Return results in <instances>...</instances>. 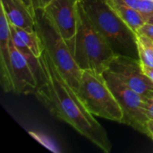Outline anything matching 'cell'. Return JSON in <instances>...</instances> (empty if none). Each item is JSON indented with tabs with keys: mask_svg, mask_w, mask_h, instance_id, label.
Instances as JSON below:
<instances>
[{
	"mask_svg": "<svg viewBox=\"0 0 153 153\" xmlns=\"http://www.w3.org/2000/svg\"><path fill=\"white\" fill-rule=\"evenodd\" d=\"M39 60L46 81L37 89V99L54 117L73 126L104 152H109L112 144L107 132L83 105L76 91L60 74L45 48Z\"/></svg>",
	"mask_w": 153,
	"mask_h": 153,
	"instance_id": "6da1fadb",
	"label": "cell"
},
{
	"mask_svg": "<svg viewBox=\"0 0 153 153\" xmlns=\"http://www.w3.org/2000/svg\"><path fill=\"white\" fill-rule=\"evenodd\" d=\"M80 2L116 55L139 59L136 33L116 13L106 0H80Z\"/></svg>",
	"mask_w": 153,
	"mask_h": 153,
	"instance_id": "7a4b0ae2",
	"label": "cell"
},
{
	"mask_svg": "<svg viewBox=\"0 0 153 153\" xmlns=\"http://www.w3.org/2000/svg\"><path fill=\"white\" fill-rule=\"evenodd\" d=\"M117 55L104 36L92 23L81 2L77 6V33L74 56L82 70L103 74Z\"/></svg>",
	"mask_w": 153,
	"mask_h": 153,
	"instance_id": "3957f363",
	"label": "cell"
},
{
	"mask_svg": "<svg viewBox=\"0 0 153 153\" xmlns=\"http://www.w3.org/2000/svg\"><path fill=\"white\" fill-rule=\"evenodd\" d=\"M34 17L35 30L42 41L44 48L49 54L63 77L77 91L82 70L75 62L67 43L53 22L48 18L44 9L35 10Z\"/></svg>",
	"mask_w": 153,
	"mask_h": 153,
	"instance_id": "277c9868",
	"label": "cell"
},
{
	"mask_svg": "<svg viewBox=\"0 0 153 153\" xmlns=\"http://www.w3.org/2000/svg\"><path fill=\"white\" fill-rule=\"evenodd\" d=\"M76 92L92 115L118 123L122 122V109L102 74L90 69L82 70Z\"/></svg>",
	"mask_w": 153,
	"mask_h": 153,
	"instance_id": "5b68a950",
	"label": "cell"
},
{
	"mask_svg": "<svg viewBox=\"0 0 153 153\" xmlns=\"http://www.w3.org/2000/svg\"><path fill=\"white\" fill-rule=\"evenodd\" d=\"M102 75L122 109L121 123L148 135L147 122L149 119L143 110V96L127 86L110 70H106Z\"/></svg>",
	"mask_w": 153,
	"mask_h": 153,
	"instance_id": "8992f818",
	"label": "cell"
},
{
	"mask_svg": "<svg viewBox=\"0 0 153 153\" xmlns=\"http://www.w3.org/2000/svg\"><path fill=\"white\" fill-rule=\"evenodd\" d=\"M108 70L143 97L153 95L152 81L144 74L139 59L117 55L112 59Z\"/></svg>",
	"mask_w": 153,
	"mask_h": 153,
	"instance_id": "52a82bcc",
	"label": "cell"
},
{
	"mask_svg": "<svg viewBox=\"0 0 153 153\" xmlns=\"http://www.w3.org/2000/svg\"><path fill=\"white\" fill-rule=\"evenodd\" d=\"M80 0H52L44 9L74 55L77 33V6Z\"/></svg>",
	"mask_w": 153,
	"mask_h": 153,
	"instance_id": "ba28073f",
	"label": "cell"
},
{
	"mask_svg": "<svg viewBox=\"0 0 153 153\" xmlns=\"http://www.w3.org/2000/svg\"><path fill=\"white\" fill-rule=\"evenodd\" d=\"M13 80L16 94H35L38 83L30 65L25 56L10 41Z\"/></svg>",
	"mask_w": 153,
	"mask_h": 153,
	"instance_id": "9c48e42d",
	"label": "cell"
},
{
	"mask_svg": "<svg viewBox=\"0 0 153 153\" xmlns=\"http://www.w3.org/2000/svg\"><path fill=\"white\" fill-rule=\"evenodd\" d=\"M11 29L10 23L4 12L1 9L0 13V76L1 85L4 92L14 91L13 70L11 64Z\"/></svg>",
	"mask_w": 153,
	"mask_h": 153,
	"instance_id": "30bf717a",
	"label": "cell"
},
{
	"mask_svg": "<svg viewBox=\"0 0 153 153\" xmlns=\"http://www.w3.org/2000/svg\"><path fill=\"white\" fill-rule=\"evenodd\" d=\"M0 3L11 25L35 30V17L24 0H0Z\"/></svg>",
	"mask_w": 153,
	"mask_h": 153,
	"instance_id": "8fae6325",
	"label": "cell"
},
{
	"mask_svg": "<svg viewBox=\"0 0 153 153\" xmlns=\"http://www.w3.org/2000/svg\"><path fill=\"white\" fill-rule=\"evenodd\" d=\"M116 13L136 33L137 30L146 22L143 15L123 0H106Z\"/></svg>",
	"mask_w": 153,
	"mask_h": 153,
	"instance_id": "7c38bea8",
	"label": "cell"
},
{
	"mask_svg": "<svg viewBox=\"0 0 153 153\" xmlns=\"http://www.w3.org/2000/svg\"><path fill=\"white\" fill-rule=\"evenodd\" d=\"M12 29L17 33V35L21 38L22 42L29 48V49L32 52V54L39 57L44 50V47L42 44V41L38 34V32L35 30H27L19 27H15L13 25H11Z\"/></svg>",
	"mask_w": 153,
	"mask_h": 153,
	"instance_id": "4fadbf2b",
	"label": "cell"
},
{
	"mask_svg": "<svg viewBox=\"0 0 153 153\" xmlns=\"http://www.w3.org/2000/svg\"><path fill=\"white\" fill-rule=\"evenodd\" d=\"M139 59L143 65L153 67V40L150 38L136 34Z\"/></svg>",
	"mask_w": 153,
	"mask_h": 153,
	"instance_id": "5bb4252c",
	"label": "cell"
},
{
	"mask_svg": "<svg viewBox=\"0 0 153 153\" xmlns=\"http://www.w3.org/2000/svg\"><path fill=\"white\" fill-rule=\"evenodd\" d=\"M28 134L33 139H35L37 142H39L42 146H44L46 149H48V151H50V152L55 153L61 152V151L59 150V148L57 147V145L55 143V142L52 141L51 138H49L46 134H41V133H39V132H33V131H30V132H28Z\"/></svg>",
	"mask_w": 153,
	"mask_h": 153,
	"instance_id": "9a60e30c",
	"label": "cell"
},
{
	"mask_svg": "<svg viewBox=\"0 0 153 153\" xmlns=\"http://www.w3.org/2000/svg\"><path fill=\"white\" fill-rule=\"evenodd\" d=\"M52 0H28L27 1V5L31 11V13L34 15L35 10L38 9H45L48 4L51 2Z\"/></svg>",
	"mask_w": 153,
	"mask_h": 153,
	"instance_id": "2e32d148",
	"label": "cell"
},
{
	"mask_svg": "<svg viewBox=\"0 0 153 153\" xmlns=\"http://www.w3.org/2000/svg\"><path fill=\"white\" fill-rule=\"evenodd\" d=\"M143 98V110L148 119L153 120V95Z\"/></svg>",
	"mask_w": 153,
	"mask_h": 153,
	"instance_id": "e0dca14e",
	"label": "cell"
},
{
	"mask_svg": "<svg viewBox=\"0 0 153 153\" xmlns=\"http://www.w3.org/2000/svg\"><path fill=\"white\" fill-rule=\"evenodd\" d=\"M136 34L146 36V37L150 38L151 39L153 40V24L152 23H149V22H145L143 25H142L137 30Z\"/></svg>",
	"mask_w": 153,
	"mask_h": 153,
	"instance_id": "ac0fdd59",
	"label": "cell"
},
{
	"mask_svg": "<svg viewBox=\"0 0 153 153\" xmlns=\"http://www.w3.org/2000/svg\"><path fill=\"white\" fill-rule=\"evenodd\" d=\"M143 69L144 74L152 81L153 82V67H149V66H146V65H143Z\"/></svg>",
	"mask_w": 153,
	"mask_h": 153,
	"instance_id": "d6986e66",
	"label": "cell"
},
{
	"mask_svg": "<svg viewBox=\"0 0 153 153\" xmlns=\"http://www.w3.org/2000/svg\"><path fill=\"white\" fill-rule=\"evenodd\" d=\"M147 130H148V136H150L153 140V120L149 119L147 122Z\"/></svg>",
	"mask_w": 153,
	"mask_h": 153,
	"instance_id": "ffe728a7",
	"label": "cell"
},
{
	"mask_svg": "<svg viewBox=\"0 0 153 153\" xmlns=\"http://www.w3.org/2000/svg\"><path fill=\"white\" fill-rule=\"evenodd\" d=\"M146 22L152 23L153 24V15H152V16H150V17H148V18H147V20H146Z\"/></svg>",
	"mask_w": 153,
	"mask_h": 153,
	"instance_id": "44dd1931",
	"label": "cell"
},
{
	"mask_svg": "<svg viewBox=\"0 0 153 153\" xmlns=\"http://www.w3.org/2000/svg\"><path fill=\"white\" fill-rule=\"evenodd\" d=\"M27 1H28V0H24V2L26 3V4H27Z\"/></svg>",
	"mask_w": 153,
	"mask_h": 153,
	"instance_id": "7402d4cb",
	"label": "cell"
}]
</instances>
